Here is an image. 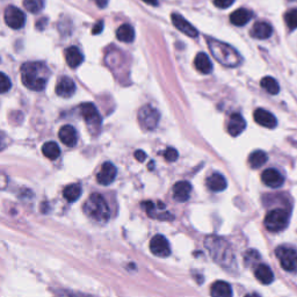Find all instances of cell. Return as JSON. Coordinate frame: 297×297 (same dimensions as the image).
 <instances>
[{
    "instance_id": "34",
    "label": "cell",
    "mask_w": 297,
    "mask_h": 297,
    "mask_svg": "<svg viewBox=\"0 0 297 297\" xmlns=\"http://www.w3.org/2000/svg\"><path fill=\"white\" fill-rule=\"evenodd\" d=\"M164 157L167 161H171V163H173V161H175L178 159L179 153L174 148H166V150H165Z\"/></svg>"
},
{
    "instance_id": "18",
    "label": "cell",
    "mask_w": 297,
    "mask_h": 297,
    "mask_svg": "<svg viewBox=\"0 0 297 297\" xmlns=\"http://www.w3.org/2000/svg\"><path fill=\"white\" fill-rule=\"evenodd\" d=\"M192 193V185L188 181H179L173 186V198L178 202H186Z\"/></svg>"
},
{
    "instance_id": "38",
    "label": "cell",
    "mask_w": 297,
    "mask_h": 297,
    "mask_svg": "<svg viewBox=\"0 0 297 297\" xmlns=\"http://www.w3.org/2000/svg\"><path fill=\"white\" fill-rule=\"evenodd\" d=\"M102 30H103V21H98L96 23V26L93 27L92 34L93 35H98V34L102 33Z\"/></svg>"
},
{
    "instance_id": "15",
    "label": "cell",
    "mask_w": 297,
    "mask_h": 297,
    "mask_svg": "<svg viewBox=\"0 0 297 297\" xmlns=\"http://www.w3.org/2000/svg\"><path fill=\"white\" fill-rule=\"evenodd\" d=\"M76 92V84L69 77H62L56 84V94L60 98H71Z\"/></svg>"
},
{
    "instance_id": "32",
    "label": "cell",
    "mask_w": 297,
    "mask_h": 297,
    "mask_svg": "<svg viewBox=\"0 0 297 297\" xmlns=\"http://www.w3.org/2000/svg\"><path fill=\"white\" fill-rule=\"evenodd\" d=\"M285 21L289 29L294 30L297 28V8L289 9V11L286 13Z\"/></svg>"
},
{
    "instance_id": "36",
    "label": "cell",
    "mask_w": 297,
    "mask_h": 297,
    "mask_svg": "<svg viewBox=\"0 0 297 297\" xmlns=\"http://www.w3.org/2000/svg\"><path fill=\"white\" fill-rule=\"evenodd\" d=\"M236 0H214V4L216 7L225 9L228 7H230V6L234 5V2Z\"/></svg>"
},
{
    "instance_id": "33",
    "label": "cell",
    "mask_w": 297,
    "mask_h": 297,
    "mask_svg": "<svg viewBox=\"0 0 297 297\" xmlns=\"http://www.w3.org/2000/svg\"><path fill=\"white\" fill-rule=\"evenodd\" d=\"M12 87V82L7 74L0 72V94L7 93Z\"/></svg>"
},
{
    "instance_id": "23",
    "label": "cell",
    "mask_w": 297,
    "mask_h": 297,
    "mask_svg": "<svg viewBox=\"0 0 297 297\" xmlns=\"http://www.w3.org/2000/svg\"><path fill=\"white\" fill-rule=\"evenodd\" d=\"M251 19H252V12L246 8H239L230 15V21L232 25L238 27L245 26Z\"/></svg>"
},
{
    "instance_id": "27",
    "label": "cell",
    "mask_w": 297,
    "mask_h": 297,
    "mask_svg": "<svg viewBox=\"0 0 297 297\" xmlns=\"http://www.w3.org/2000/svg\"><path fill=\"white\" fill-rule=\"evenodd\" d=\"M267 153L262 150L253 151L248 157V164L252 168H260L261 166H264V165L267 163Z\"/></svg>"
},
{
    "instance_id": "6",
    "label": "cell",
    "mask_w": 297,
    "mask_h": 297,
    "mask_svg": "<svg viewBox=\"0 0 297 297\" xmlns=\"http://www.w3.org/2000/svg\"><path fill=\"white\" fill-rule=\"evenodd\" d=\"M289 222V214L285 209H274L266 215L264 224L265 228L271 232H279L285 230Z\"/></svg>"
},
{
    "instance_id": "43",
    "label": "cell",
    "mask_w": 297,
    "mask_h": 297,
    "mask_svg": "<svg viewBox=\"0 0 297 297\" xmlns=\"http://www.w3.org/2000/svg\"><path fill=\"white\" fill-rule=\"evenodd\" d=\"M245 297H260V295H259V294L253 293V294H248V295H246Z\"/></svg>"
},
{
    "instance_id": "39",
    "label": "cell",
    "mask_w": 297,
    "mask_h": 297,
    "mask_svg": "<svg viewBox=\"0 0 297 297\" xmlns=\"http://www.w3.org/2000/svg\"><path fill=\"white\" fill-rule=\"evenodd\" d=\"M135 158L140 161V163H143V161L145 160V158H147V154H145L144 151L142 150H137L136 152H135Z\"/></svg>"
},
{
    "instance_id": "42",
    "label": "cell",
    "mask_w": 297,
    "mask_h": 297,
    "mask_svg": "<svg viewBox=\"0 0 297 297\" xmlns=\"http://www.w3.org/2000/svg\"><path fill=\"white\" fill-rule=\"evenodd\" d=\"M144 2H147L148 5L150 6H157L158 5V0H143Z\"/></svg>"
},
{
    "instance_id": "13",
    "label": "cell",
    "mask_w": 297,
    "mask_h": 297,
    "mask_svg": "<svg viewBox=\"0 0 297 297\" xmlns=\"http://www.w3.org/2000/svg\"><path fill=\"white\" fill-rule=\"evenodd\" d=\"M253 117H254V121L259 126L268 128V129H273L278 124L276 117L273 115L271 111L262 109V108H258L253 114Z\"/></svg>"
},
{
    "instance_id": "28",
    "label": "cell",
    "mask_w": 297,
    "mask_h": 297,
    "mask_svg": "<svg viewBox=\"0 0 297 297\" xmlns=\"http://www.w3.org/2000/svg\"><path fill=\"white\" fill-rule=\"evenodd\" d=\"M82 186L78 184H72L66 186L63 191V197L67 202H76L82 197Z\"/></svg>"
},
{
    "instance_id": "8",
    "label": "cell",
    "mask_w": 297,
    "mask_h": 297,
    "mask_svg": "<svg viewBox=\"0 0 297 297\" xmlns=\"http://www.w3.org/2000/svg\"><path fill=\"white\" fill-rule=\"evenodd\" d=\"M276 258L279 259L281 267L287 272L297 271V251L287 248V246H280L275 251Z\"/></svg>"
},
{
    "instance_id": "9",
    "label": "cell",
    "mask_w": 297,
    "mask_h": 297,
    "mask_svg": "<svg viewBox=\"0 0 297 297\" xmlns=\"http://www.w3.org/2000/svg\"><path fill=\"white\" fill-rule=\"evenodd\" d=\"M4 19L6 25L12 29H20L25 26L26 23V14L21 9L15 7V6L9 5L6 7L4 13Z\"/></svg>"
},
{
    "instance_id": "3",
    "label": "cell",
    "mask_w": 297,
    "mask_h": 297,
    "mask_svg": "<svg viewBox=\"0 0 297 297\" xmlns=\"http://www.w3.org/2000/svg\"><path fill=\"white\" fill-rule=\"evenodd\" d=\"M208 47L214 58L218 60V63H221L223 66L237 67L243 62L241 53L228 43L217 41L214 39H208Z\"/></svg>"
},
{
    "instance_id": "22",
    "label": "cell",
    "mask_w": 297,
    "mask_h": 297,
    "mask_svg": "<svg viewBox=\"0 0 297 297\" xmlns=\"http://www.w3.org/2000/svg\"><path fill=\"white\" fill-rule=\"evenodd\" d=\"M211 297H232V288L228 282L216 281L210 288Z\"/></svg>"
},
{
    "instance_id": "14",
    "label": "cell",
    "mask_w": 297,
    "mask_h": 297,
    "mask_svg": "<svg viewBox=\"0 0 297 297\" xmlns=\"http://www.w3.org/2000/svg\"><path fill=\"white\" fill-rule=\"evenodd\" d=\"M116 174H117V170H116V167L114 166V164L107 161V163H104L102 165L100 172L98 173L97 180L100 185L108 186V185H110L114 180H115Z\"/></svg>"
},
{
    "instance_id": "37",
    "label": "cell",
    "mask_w": 297,
    "mask_h": 297,
    "mask_svg": "<svg viewBox=\"0 0 297 297\" xmlns=\"http://www.w3.org/2000/svg\"><path fill=\"white\" fill-rule=\"evenodd\" d=\"M9 144V140L4 131H0V151L5 150L7 148V145Z\"/></svg>"
},
{
    "instance_id": "21",
    "label": "cell",
    "mask_w": 297,
    "mask_h": 297,
    "mask_svg": "<svg viewBox=\"0 0 297 297\" xmlns=\"http://www.w3.org/2000/svg\"><path fill=\"white\" fill-rule=\"evenodd\" d=\"M254 275L262 285H271L274 281V274H273L272 269L265 264H260L256 266L254 269Z\"/></svg>"
},
{
    "instance_id": "26",
    "label": "cell",
    "mask_w": 297,
    "mask_h": 297,
    "mask_svg": "<svg viewBox=\"0 0 297 297\" xmlns=\"http://www.w3.org/2000/svg\"><path fill=\"white\" fill-rule=\"evenodd\" d=\"M117 40L124 43H131L135 40V30L129 23H124L116 30Z\"/></svg>"
},
{
    "instance_id": "17",
    "label": "cell",
    "mask_w": 297,
    "mask_h": 297,
    "mask_svg": "<svg viewBox=\"0 0 297 297\" xmlns=\"http://www.w3.org/2000/svg\"><path fill=\"white\" fill-rule=\"evenodd\" d=\"M58 136L60 142L69 148H73L77 144V141H78L76 129L72 126H70V124H65V126L60 128Z\"/></svg>"
},
{
    "instance_id": "10",
    "label": "cell",
    "mask_w": 297,
    "mask_h": 297,
    "mask_svg": "<svg viewBox=\"0 0 297 297\" xmlns=\"http://www.w3.org/2000/svg\"><path fill=\"white\" fill-rule=\"evenodd\" d=\"M150 251L159 258H166L171 254V248L167 239L161 235H156L150 242Z\"/></svg>"
},
{
    "instance_id": "16",
    "label": "cell",
    "mask_w": 297,
    "mask_h": 297,
    "mask_svg": "<svg viewBox=\"0 0 297 297\" xmlns=\"http://www.w3.org/2000/svg\"><path fill=\"white\" fill-rule=\"evenodd\" d=\"M245 129H246V121L244 120V117L238 113L231 114L230 119H229V122H228V133L230 134L232 137H237Z\"/></svg>"
},
{
    "instance_id": "12",
    "label": "cell",
    "mask_w": 297,
    "mask_h": 297,
    "mask_svg": "<svg viewBox=\"0 0 297 297\" xmlns=\"http://www.w3.org/2000/svg\"><path fill=\"white\" fill-rule=\"evenodd\" d=\"M261 180L267 187L279 188L281 187L283 182H285V178H283V175L280 173L278 170H275V168H267V170L262 172Z\"/></svg>"
},
{
    "instance_id": "20",
    "label": "cell",
    "mask_w": 297,
    "mask_h": 297,
    "mask_svg": "<svg viewBox=\"0 0 297 297\" xmlns=\"http://www.w3.org/2000/svg\"><path fill=\"white\" fill-rule=\"evenodd\" d=\"M273 34V28L268 22L259 21L256 22L251 30V35L258 40L269 39Z\"/></svg>"
},
{
    "instance_id": "25",
    "label": "cell",
    "mask_w": 297,
    "mask_h": 297,
    "mask_svg": "<svg viewBox=\"0 0 297 297\" xmlns=\"http://www.w3.org/2000/svg\"><path fill=\"white\" fill-rule=\"evenodd\" d=\"M208 188L212 192H222L227 188V180L219 173H214L207 179Z\"/></svg>"
},
{
    "instance_id": "2",
    "label": "cell",
    "mask_w": 297,
    "mask_h": 297,
    "mask_svg": "<svg viewBox=\"0 0 297 297\" xmlns=\"http://www.w3.org/2000/svg\"><path fill=\"white\" fill-rule=\"evenodd\" d=\"M50 71L42 62H28L21 66L23 85L32 91H43L48 83Z\"/></svg>"
},
{
    "instance_id": "19",
    "label": "cell",
    "mask_w": 297,
    "mask_h": 297,
    "mask_svg": "<svg viewBox=\"0 0 297 297\" xmlns=\"http://www.w3.org/2000/svg\"><path fill=\"white\" fill-rule=\"evenodd\" d=\"M65 59L67 65L72 69H77L84 62V55L77 47H69L65 50Z\"/></svg>"
},
{
    "instance_id": "30",
    "label": "cell",
    "mask_w": 297,
    "mask_h": 297,
    "mask_svg": "<svg viewBox=\"0 0 297 297\" xmlns=\"http://www.w3.org/2000/svg\"><path fill=\"white\" fill-rule=\"evenodd\" d=\"M260 85H261V87L266 92L272 94V96H275V94L280 92L279 83L276 82V79L273 78V77H265V78H262Z\"/></svg>"
},
{
    "instance_id": "4",
    "label": "cell",
    "mask_w": 297,
    "mask_h": 297,
    "mask_svg": "<svg viewBox=\"0 0 297 297\" xmlns=\"http://www.w3.org/2000/svg\"><path fill=\"white\" fill-rule=\"evenodd\" d=\"M84 212L93 221L106 223L110 218V209L102 195L94 193L87 198L84 204Z\"/></svg>"
},
{
    "instance_id": "1",
    "label": "cell",
    "mask_w": 297,
    "mask_h": 297,
    "mask_svg": "<svg viewBox=\"0 0 297 297\" xmlns=\"http://www.w3.org/2000/svg\"><path fill=\"white\" fill-rule=\"evenodd\" d=\"M204 246L210 253L212 260L225 271H235L237 268L235 253L231 245L218 236H208L204 241Z\"/></svg>"
},
{
    "instance_id": "11",
    "label": "cell",
    "mask_w": 297,
    "mask_h": 297,
    "mask_svg": "<svg viewBox=\"0 0 297 297\" xmlns=\"http://www.w3.org/2000/svg\"><path fill=\"white\" fill-rule=\"evenodd\" d=\"M171 19H172V22H173V25L175 26V28L180 30V32L186 34V35L190 37H198V29L195 28L193 25H191V23L188 22L184 16L178 14V13H173V14L171 15Z\"/></svg>"
},
{
    "instance_id": "29",
    "label": "cell",
    "mask_w": 297,
    "mask_h": 297,
    "mask_svg": "<svg viewBox=\"0 0 297 297\" xmlns=\"http://www.w3.org/2000/svg\"><path fill=\"white\" fill-rule=\"evenodd\" d=\"M42 153L43 156L48 158L50 160H55L59 157L60 154V148L56 142H47L43 144L42 147Z\"/></svg>"
},
{
    "instance_id": "24",
    "label": "cell",
    "mask_w": 297,
    "mask_h": 297,
    "mask_svg": "<svg viewBox=\"0 0 297 297\" xmlns=\"http://www.w3.org/2000/svg\"><path fill=\"white\" fill-rule=\"evenodd\" d=\"M194 64H195V67H197V70L200 71V72L203 74H208L212 71L211 60L208 57L207 53L204 52L198 53L197 57H195Z\"/></svg>"
},
{
    "instance_id": "5",
    "label": "cell",
    "mask_w": 297,
    "mask_h": 297,
    "mask_svg": "<svg viewBox=\"0 0 297 297\" xmlns=\"http://www.w3.org/2000/svg\"><path fill=\"white\" fill-rule=\"evenodd\" d=\"M80 113H82L83 119L85 120L91 134H99L101 126H102V119H101V115L98 108L96 107V104H93L92 102L83 103L80 106Z\"/></svg>"
},
{
    "instance_id": "41",
    "label": "cell",
    "mask_w": 297,
    "mask_h": 297,
    "mask_svg": "<svg viewBox=\"0 0 297 297\" xmlns=\"http://www.w3.org/2000/svg\"><path fill=\"white\" fill-rule=\"evenodd\" d=\"M108 1L109 0H94V2H96L97 6L99 8H104L108 5Z\"/></svg>"
},
{
    "instance_id": "31",
    "label": "cell",
    "mask_w": 297,
    "mask_h": 297,
    "mask_svg": "<svg viewBox=\"0 0 297 297\" xmlns=\"http://www.w3.org/2000/svg\"><path fill=\"white\" fill-rule=\"evenodd\" d=\"M23 6L29 13L37 14L45 8V0H23Z\"/></svg>"
},
{
    "instance_id": "40",
    "label": "cell",
    "mask_w": 297,
    "mask_h": 297,
    "mask_svg": "<svg viewBox=\"0 0 297 297\" xmlns=\"http://www.w3.org/2000/svg\"><path fill=\"white\" fill-rule=\"evenodd\" d=\"M46 26H47V19L46 18H42L41 20H39V21L36 22V28L40 29V30L45 29Z\"/></svg>"
},
{
    "instance_id": "44",
    "label": "cell",
    "mask_w": 297,
    "mask_h": 297,
    "mask_svg": "<svg viewBox=\"0 0 297 297\" xmlns=\"http://www.w3.org/2000/svg\"><path fill=\"white\" fill-rule=\"evenodd\" d=\"M292 1H297V0H292Z\"/></svg>"
},
{
    "instance_id": "7",
    "label": "cell",
    "mask_w": 297,
    "mask_h": 297,
    "mask_svg": "<svg viewBox=\"0 0 297 297\" xmlns=\"http://www.w3.org/2000/svg\"><path fill=\"white\" fill-rule=\"evenodd\" d=\"M160 113L156 107L147 104L138 110V122L144 130H154L159 123Z\"/></svg>"
},
{
    "instance_id": "35",
    "label": "cell",
    "mask_w": 297,
    "mask_h": 297,
    "mask_svg": "<svg viewBox=\"0 0 297 297\" xmlns=\"http://www.w3.org/2000/svg\"><path fill=\"white\" fill-rule=\"evenodd\" d=\"M259 258H260L259 253L254 251V249H249V251L245 253V262H248V265H249V262L258 261Z\"/></svg>"
}]
</instances>
